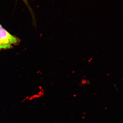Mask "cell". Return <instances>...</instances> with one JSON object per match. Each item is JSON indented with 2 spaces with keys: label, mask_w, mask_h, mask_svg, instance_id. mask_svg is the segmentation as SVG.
Masks as SVG:
<instances>
[{
  "label": "cell",
  "mask_w": 123,
  "mask_h": 123,
  "mask_svg": "<svg viewBox=\"0 0 123 123\" xmlns=\"http://www.w3.org/2000/svg\"><path fill=\"white\" fill-rule=\"evenodd\" d=\"M22 1H23L24 2H25V3L28 6V7H29L30 8V7L28 6V2L27 1V0H22Z\"/></svg>",
  "instance_id": "7a4b0ae2"
},
{
  "label": "cell",
  "mask_w": 123,
  "mask_h": 123,
  "mask_svg": "<svg viewBox=\"0 0 123 123\" xmlns=\"http://www.w3.org/2000/svg\"><path fill=\"white\" fill-rule=\"evenodd\" d=\"M20 42L19 38L10 34L0 24V51L11 49Z\"/></svg>",
  "instance_id": "6da1fadb"
}]
</instances>
